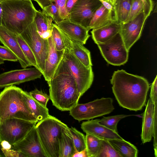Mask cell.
<instances>
[{
    "instance_id": "cell-40",
    "label": "cell",
    "mask_w": 157,
    "mask_h": 157,
    "mask_svg": "<svg viewBox=\"0 0 157 157\" xmlns=\"http://www.w3.org/2000/svg\"><path fill=\"white\" fill-rule=\"evenodd\" d=\"M150 98L153 102L157 101V76L153 82L151 88Z\"/></svg>"
},
{
    "instance_id": "cell-17",
    "label": "cell",
    "mask_w": 157,
    "mask_h": 157,
    "mask_svg": "<svg viewBox=\"0 0 157 157\" xmlns=\"http://www.w3.org/2000/svg\"><path fill=\"white\" fill-rule=\"evenodd\" d=\"M55 24L60 31L70 38L83 45L90 36L88 30L69 19L62 20Z\"/></svg>"
},
{
    "instance_id": "cell-10",
    "label": "cell",
    "mask_w": 157,
    "mask_h": 157,
    "mask_svg": "<svg viewBox=\"0 0 157 157\" xmlns=\"http://www.w3.org/2000/svg\"><path fill=\"white\" fill-rule=\"evenodd\" d=\"M96 44L102 56L108 63L119 66L128 61V51L119 33L105 42Z\"/></svg>"
},
{
    "instance_id": "cell-44",
    "label": "cell",
    "mask_w": 157,
    "mask_h": 157,
    "mask_svg": "<svg viewBox=\"0 0 157 157\" xmlns=\"http://www.w3.org/2000/svg\"><path fill=\"white\" fill-rule=\"evenodd\" d=\"M72 157H88L86 148L80 151H76Z\"/></svg>"
},
{
    "instance_id": "cell-26",
    "label": "cell",
    "mask_w": 157,
    "mask_h": 157,
    "mask_svg": "<svg viewBox=\"0 0 157 157\" xmlns=\"http://www.w3.org/2000/svg\"><path fill=\"white\" fill-rule=\"evenodd\" d=\"M108 140L123 157H137L138 156L137 149L130 142L124 139Z\"/></svg>"
},
{
    "instance_id": "cell-4",
    "label": "cell",
    "mask_w": 157,
    "mask_h": 157,
    "mask_svg": "<svg viewBox=\"0 0 157 157\" xmlns=\"http://www.w3.org/2000/svg\"><path fill=\"white\" fill-rule=\"evenodd\" d=\"M22 90L13 85L5 87L0 93V121L15 118L37 123L24 100Z\"/></svg>"
},
{
    "instance_id": "cell-38",
    "label": "cell",
    "mask_w": 157,
    "mask_h": 157,
    "mask_svg": "<svg viewBox=\"0 0 157 157\" xmlns=\"http://www.w3.org/2000/svg\"><path fill=\"white\" fill-rule=\"evenodd\" d=\"M66 0H55V2L57 7L59 15L62 20L69 19V14L66 8Z\"/></svg>"
},
{
    "instance_id": "cell-28",
    "label": "cell",
    "mask_w": 157,
    "mask_h": 157,
    "mask_svg": "<svg viewBox=\"0 0 157 157\" xmlns=\"http://www.w3.org/2000/svg\"><path fill=\"white\" fill-rule=\"evenodd\" d=\"M86 149L88 157H98L101 146V139L86 134Z\"/></svg>"
},
{
    "instance_id": "cell-3",
    "label": "cell",
    "mask_w": 157,
    "mask_h": 157,
    "mask_svg": "<svg viewBox=\"0 0 157 157\" xmlns=\"http://www.w3.org/2000/svg\"><path fill=\"white\" fill-rule=\"evenodd\" d=\"M2 25L16 34H20L34 21L36 10L31 0L1 2Z\"/></svg>"
},
{
    "instance_id": "cell-29",
    "label": "cell",
    "mask_w": 157,
    "mask_h": 157,
    "mask_svg": "<svg viewBox=\"0 0 157 157\" xmlns=\"http://www.w3.org/2000/svg\"><path fill=\"white\" fill-rule=\"evenodd\" d=\"M136 115L120 114L109 117H103L100 120L99 122L107 128L118 132L117 125L120 121L128 117Z\"/></svg>"
},
{
    "instance_id": "cell-23",
    "label": "cell",
    "mask_w": 157,
    "mask_h": 157,
    "mask_svg": "<svg viewBox=\"0 0 157 157\" xmlns=\"http://www.w3.org/2000/svg\"><path fill=\"white\" fill-rule=\"evenodd\" d=\"M113 12L102 4L94 14L88 27V30L100 28L116 21L113 16Z\"/></svg>"
},
{
    "instance_id": "cell-25",
    "label": "cell",
    "mask_w": 157,
    "mask_h": 157,
    "mask_svg": "<svg viewBox=\"0 0 157 157\" xmlns=\"http://www.w3.org/2000/svg\"><path fill=\"white\" fill-rule=\"evenodd\" d=\"M34 21L40 36L48 40L52 36L53 24L52 19L46 16L42 11L36 10Z\"/></svg>"
},
{
    "instance_id": "cell-42",
    "label": "cell",
    "mask_w": 157,
    "mask_h": 157,
    "mask_svg": "<svg viewBox=\"0 0 157 157\" xmlns=\"http://www.w3.org/2000/svg\"><path fill=\"white\" fill-rule=\"evenodd\" d=\"M77 0H66L65 5L66 8L69 14Z\"/></svg>"
},
{
    "instance_id": "cell-1",
    "label": "cell",
    "mask_w": 157,
    "mask_h": 157,
    "mask_svg": "<svg viewBox=\"0 0 157 157\" xmlns=\"http://www.w3.org/2000/svg\"><path fill=\"white\" fill-rule=\"evenodd\" d=\"M110 81L113 93L121 106L134 111L142 109L150 87L145 78L121 70L115 71Z\"/></svg>"
},
{
    "instance_id": "cell-12",
    "label": "cell",
    "mask_w": 157,
    "mask_h": 157,
    "mask_svg": "<svg viewBox=\"0 0 157 157\" xmlns=\"http://www.w3.org/2000/svg\"><path fill=\"white\" fill-rule=\"evenodd\" d=\"M12 149L23 157H47L35 126L21 140L12 146Z\"/></svg>"
},
{
    "instance_id": "cell-39",
    "label": "cell",
    "mask_w": 157,
    "mask_h": 157,
    "mask_svg": "<svg viewBox=\"0 0 157 157\" xmlns=\"http://www.w3.org/2000/svg\"><path fill=\"white\" fill-rule=\"evenodd\" d=\"M144 6V13L146 18L149 16L153 7V2L152 0H141Z\"/></svg>"
},
{
    "instance_id": "cell-18",
    "label": "cell",
    "mask_w": 157,
    "mask_h": 157,
    "mask_svg": "<svg viewBox=\"0 0 157 157\" xmlns=\"http://www.w3.org/2000/svg\"><path fill=\"white\" fill-rule=\"evenodd\" d=\"M59 30L63 37L66 48L68 49L85 66H92V64L90 51L83 44L71 39Z\"/></svg>"
},
{
    "instance_id": "cell-33",
    "label": "cell",
    "mask_w": 157,
    "mask_h": 157,
    "mask_svg": "<svg viewBox=\"0 0 157 157\" xmlns=\"http://www.w3.org/2000/svg\"><path fill=\"white\" fill-rule=\"evenodd\" d=\"M42 12L47 16L51 17L55 24L62 20L59 15L58 9L55 2L45 7Z\"/></svg>"
},
{
    "instance_id": "cell-5",
    "label": "cell",
    "mask_w": 157,
    "mask_h": 157,
    "mask_svg": "<svg viewBox=\"0 0 157 157\" xmlns=\"http://www.w3.org/2000/svg\"><path fill=\"white\" fill-rule=\"evenodd\" d=\"M65 124L51 115L35 126L43 147L47 157H59V141Z\"/></svg>"
},
{
    "instance_id": "cell-19",
    "label": "cell",
    "mask_w": 157,
    "mask_h": 157,
    "mask_svg": "<svg viewBox=\"0 0 157 157\" xmlns=\"http://www.w3.org/2000/svg\"><path fill=\"white\" fill-rule=\"evenodd\" d=\"M48 53L43 74L45 80L49 81L64 56L65 50L59 51L55 48L52 36L48 39Z\"/></svg>"
},
{
    "instance_id": "cell-34",
    "label": "cell",
    "mask_w": 157,
    "mask_h": 157,
    "mask_svg": "<svg viewBox=\"0 0 157 157\" xmlns=\"http://www.w3.org/2000/svg\"><path fill=\"white\" fill-rule=\"evenodd\" d=\"M142 12L144 13V6L141 0H132L129 14L124 23L132 21Z\"/></svg>"
},
{
    "instance_id": "cell-27",
    "label": "cell",
    "mask_w": 157,
    "mask_h": 157,
    "mask_svg": "<svg viewBox=\"0 0 157 157\" xmlns=\"http://www.w3.org/2000/svg\"><path fill=\"white\" fill-rule=\"evenodd\" d=\"M132 0H116L113 6V17L116 21L124 22L129 14Z\"/></svg>"
},
{
    "instance_id": "cell-46",
    "label": "cell",
    "mask_w": 157,
    "mask_h": 157,
    "mask_svg": "<svg viewBox=\"0 0 157 157\" xmlns=\"http://www.w3.org/2000/svg\"><path fill=\"white\" fill-rule=\"evenodd\" d=\"M2 10L1 2H0V26L2 25Z\"/></svg>"
},
{
    "instance_id": "cell-16",
    "label": "cell",
    "mask_w": 157,
    "mask_h": 157,
    "mask_svg": "<svg viewBox=\"0 0 157 157\" xmlns=\"http://www.w3.org/2000/svg\"><path fill=\"white\" fill-rule=\"evenodd\" d=\"M100 120L96 119L83 121L81 125V128L86 134L94 135L101 139L107 140H124L118 132L101 124Z\"/></svg>"
},
{
    "instance_id": "cell-31",
    "label": "cell",
    "mask_w": 157,
    "mask_h": 157,
    "mask_svg": "<svg viewBox=\"0 0 157 157\" xmlns=\"http://www.w3.org/2000/svg\"><path fill=\"white\" fill-rule=\"evenodd\" d=\"M16 36L23 53L31 66L38 69L35 57L29 46L20 34H16Z\"/></svg>"
},
{
    "instance_id": "cell-48",
    "label": "cell",
    "mask_w": 157,
    "mask_h": 157,
    "mask_svg": "<svg viewBox=\"0 0 157 157\" xmlns=\"http://www.w3.org/2000/svg\"><path fill=\"white\" fill-rule=\"evenodd\" d=\"M4 63V61L0 59V65L3 64Z\"/></svg>"
},
{
    "instance_id": "cell-9",
    "label": "cell",
    "mask_w": 157,
    "mask_h": 157,
    "mask_svg": "<svg viewBox=\"0 0 157 157\" xmlns=\"http://www.w3.org/2000/svg\"><path fill=\"white\" fill-rule=\"evenodd\" d=\"M63 58L75 80L81 97L90 88L93 82L94 75L92 66H85L67 48Z\"/></svg>"
},
{
    "instance_id": "cell-13",
    "label": "cell",
    "mask_w": 157,
    "mask_h": 157,
    "mask_svg": "<svg viewBox=\"0 0 157 157\" xmlns=\"http://www.w3.org/2000/svg\"><path fill=\"white\" fill-rule=\"evenodd\" d=\"M146 19L144 12H142L132 21L121 23L119 33L128 52L140 38Z\"/></svg>"
},
{
    "instance_id": "cell-47",
    "label": "cell",
    "mask_w": 157,
    "mask_h": 157,
    "mask_svg": "<svg viewBox=\"0 0 157 157\" xmlns=\"http://www.w3.org/2000/svg\"><path fill=\"white\" fill-rule=\"evenodd\" d=\"M111 1V4H112V5L113 6L116 0H110Z\"/></svg>"
},
{
    "instance_id": "cell-32",
    "label": "cell",
    "mask_w": 157,
    "mask_h": 157,
    "mask_svg": "<svg viewBox=\"0 0 157 157\" xmlns=\"http://www.w3.org/2000/svg\"><path fill=\"white\" fill-rule=\"evenodd\" d=\"M69 130L73 137L74 144L76 151H80L86 149V136L75 128L71 127L69 128Z\"/></svg>"
},
{
    "instance_id": "cell-2",
    "label": "cell",
    "mask_w": 157,
    "mask_h": 157,
    "mask_svg": "<svg viewBox=\"0 0 157 157\" xmlns=\"http://www.w3.org/2000/svg\"><path fill=\"white\" fill-rule=\"evenodd\" d=\"M50 99L61 111H69L80 98L75 80L63 56L51 79L47 82Z\"/></svg>"
},
{
    "instance_id": "cell-37",
    "label": "cell",
    "mask_w": 157,
    "mask_h": 157,
    "mask_svg": "<svg viewBox=\"0 0 157 157\" xmlns=\"http://www.w3.org/2000/svg\"><path fill=\"white\" fill-rule=\"evenodd\" d=\"M0 59L3 61H18L17 57L11 51L5 46L1 45H0Z\"/></svg>"
},
{
    "instance_id": "cell-49",
    "label": "cell",
    "mask_w": 157,
    "mask_h": 157,
    "mask_svg": "<svg viewBox=\"0 0 157 157\" xmlns=\"http://www.w3.org/2000/svg\"><path fill=\"white\" fill-rule=\"evenodd\" d=\"M9 0H0V2H2L3 1H9Z\"/></svg>"
},
{
    "instance_id": "cell-30",
    "label": "cell",
    "mask_w": 157,
    "mask_h": 157,
    "mask_svg": "<svg viewBox=\"0 0 157 157\" xmlns=\"http://www.w3.org/2000/svg\"><path fill=\"white\" fill-rule=\"evenodd\" d=\"M98 157H123L108 140L101 139V146Z\"/></svg>"
},
{
    "instance_id": "cell-41",
    "label": "cell",
    "mask_w": 157,
    "mask_h": 157,
    "mask_svg": "<svg viewBox=\"0 0 157 157\" xmlns=\"http://www.w3.org/2000/svg\"><path fill=\"white\" fill-rule=\"evenodd\" d=\"M36 2L42 10L45 7L51 3L55 2V0H33Z\"/></svg>"
},
{
    "instance_id": "cell-21",
    "label": "cell",
    "mask_w": 157,
    "mask_h": 157,
    "mask_svg": "<svg viewBox=\"0 0 157 157\" xmlns=\"http://www.w3.org/2000/svg\"><path fill=\"white\" fill-rule=\"evenodd\" d=\"M121 23L116 21L100 28L92 29L91 33L95 43H104L119 33Z\"/></svg>"
},
{
    "instance_id": "cell-15",
    "label": "cell",
    "mask_w": 157,
    "mask_h": 157,
    "mask_svg": "<svg viewBox=\"0 0 157 157\" xmlns=\"http://www.w3.org/2000/svg\"><path fill=\"white\" fill-rule=\"evenodd\" d=\"M16 34L2 25L0 26V41L11 51L17 58L21 67L26 68L31 65L23 53L16 38Z\"/></svg>"
},
{
    "instance_id": "cell-20",
    "label": "cell",
    "mask_w": 157,
    "mask_h": 157,
    "mask_svg": "<svg viewBox=\"0 0 157 157\" xmlns=\"http://www.w3.org/2000/svg\"><path fill=\"white\" fill-rule=\"evenodd\" d=\"M154 104L150 98L144 113L141 134L142 143L150 142L153 136V122Z\"/></svg>"
},
{
    "instance_id": "cell-7",
    "label": "cell",
    "mask_w": 157,
    "mask_h": 157,
    "mask_svg": "<svg viewBox=\"0 0 157 157\" xmlns=\"http://www.w3.org/2000/svg\"><path fill=\"white\" fill-rule=\"evenodd\" d=\"M36 124L15 118L0 121V142L6 140L13 145L22 140Z\"/></svg>"
},
{
    "instance_id": "cell-11",
    "label": "cell",
    "mask_w": 157,
    "mask_h": 157,
    "mask_svg": "<svg viewBox=\"0 0 157 157\" xmlns=\"http://www.w3.org/2000/svg\"><path fill=\"white\" fill-rule=\"evenodd\" d=\"M102 5L100 0H78L69 13V19L88 30L94 14Z\"/></svg>"
},
{
    "instance_id": "cell-14",
    "label": "cell",
    "mask_w": 157,
    "mask_h": 157,
    "mask_svg": "<svg viewBox=\"0 0 157 157\" xmlns=\"http://www.w3.org/2000/svg\"><path fill=\"white\" fill-rule=\"evenodd\" d=\"M42 75L41 72L35 67L6 72L0 74V88L40 78Z\"/></svg>"
},
{
    "instance_id": "cell-36",
    "label": "cell",
    "mask_w": 157,
    "mask_h": 157,
    "mask_svg": "<svg viewBox=\"0 0 157 157\" xmlns=\"http://www.w3.org/2000/svg\"><path fill=\"white\" fill-rule=\"evenodd\" d=\"M31 96L40 104L47 107L48 101L50 99V96L41 90L36 89L29 92Z\"/></svg>"
},
{
    "instance_id": "cell-43",
    "label": "cell",
    "mask_w": 157,
    "mask_h": 157,
    "mask_svg": "<svg viewBox=\"0 0 157 157\" xmlns=\"http://www.w3.org/2000/svg\"><path fill=\"white\" fill-rule=\"evenodd\" d=\"M102 4L108 10L113 12V6L110 0H100Z\"/></svg>"
},
{
    "instance_id": "cell-35",
    "label": "cell",
    "mask_w": 157,
    "mask_h": 157,
    "mask_svg": "<svg viewBox=\"0 0 157 157\" xmlns=\"http://www.w3.org/2000/svg\"><path fill=\"white\" fill-rule=\"evenodd\" d=\"M52 36L56 49L59 51L65 50L66 47L64 44L63 37L59 29L54 23L53 24Z\"/></svg>"
},
{
    "instance_id": "cell-24",
    "label": "cell",
    "mask_w": 157,
    "mask_h": 157,
    "mask_svg": "<svg viewBox=\"0 0 157 157\" xmlns=\"http://www.w3.org/2000/svg\"><path fill=\"white\" fill-rule=\"evenodd\" d=\"M22 94L28 107L36 118L37 123L43 121L50 116L47 107L41 105L33 98L29 93L22 90Z\"/></svg>"
},
{
    "instance_id": "cell-45",
    "label": "cell",
    "mask_w": 157,
    "mask_h": 157,
    "mask_svg": "<svg viewBox=\"0 0 157 157\" xmlns=\"http://www.w3.org/2000/svg\"><path fill=\"white\" fill-rule=\"evenodd\" d=\"M0 145H1L2 148L8 150L11 149L12 146L8 141L6 140H3L0 142Z\"/></svg>"
},
{
    "instance_id": "cell-50",
    "label": "cell",
    "mask_w": 157,
    "mask_h": 157,
    "mask_svg": "<svg viewBox=\"0 0 157 157\" xmlns=\"http://www.w3.org/2000/svg\"><path fill=\"white\" fill-rule=\"evenodd\" d=\"M2 156L0 154V157L1 156Z\"/></svg>"
},
{
    "instance_id": "cell-8",
    "label": "cell",
    "mask_w": 157,
    "mask_h": 157,
    "mask_svg": "<svg viewBox=\"0 0 157 157\" xmlns=\"http://www.w3.org/2000/svg\"><path fill=\"white\" fill-rule=\"evenodd\" d=\"M29 47L36 59L38 69L43 75L48 53V39L41 38L34 21L20 34Z\"/></svg>"
},
{
    "instance_id": "cell-6",
    "label": "cell",
    "mask_w": 157,
    "mask_h": 157,
    "mask_svg": "<svg viewBox=\"0 0 157 157\" xmlns=\"http://www.w3.org/2000/svg\"><path fill=\"white\" fill-rule=\"evenodd\" d=\"M114 109L112 98H102L85 104L78 103L69 111L70 115L80 122L109 114Z\"/></svg>"
},
{
    "instance_id": "cell-22",
    "label": "cell",
    "mask_w": 157,
    "mask_h": 157,
    "mask_svg": "<svg viewBox=\"0 0 157 157\" xmlns=\"http://www.w3.org/2000/svg\"><path fill=\"white\" fill-rule=\"evenodd\" d=\"M59 157H72L76 151L69 128L65 124L61 130L59 141Z\"/></svg>"
}]
</instances>
